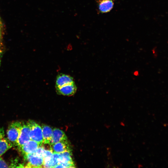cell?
<instances>
[{
    "label": "cell",
    "instance_id": "1",
    "mask_svg": "<svg viewBox=\"0 0 168 168\" xmlns=\"http://www.w3.org/2000/svg\"><path fill=\"white\" fill-rule=\"evenodd\" d=\"M22 122L14 121L9 125L7 131L8 139L13 145L17 146V141L21 129Z\"/></svg>",
    "mask_w": 168,
    "mask_h": 168
},
{
    "label": "cell",
    "instance_id": "2",
    "mask_svg": "<svg viewBox=\"0 0 168 168\" xmlns=\"http://www.w3.org/2000/svg\"><path fill=\"white\" fill-rule=\"evenodd\" d=\"M30 128V139L38 143L40 146L43 145V138L41 127L35 121L30 120L28 121Z\"/></svg>",
    "mask_w": 168,
    "mask_h": 168
},
{
    "label": "cell",
    "instance_id": "3",
    "mask_svg": "<svg viewBox=\"0 0 168 168\" xmlns=\"http://www.w3.org/2000/svg\"><path fill=\"white\" fill-rule=\"evenodd\" d=\"M24 156L27 162L25 167H43L44 159L43 157L39 156L34 153L27 154Z\"/></svg>",
    "mask_w": 168,
    "mask_h": 168
},
{
    "label": "cell",
    "instance_id": "4",
    "mask_svg": "<svg viewBox=\"0 0 168 168\" xmlns=\"http://www.w3.org/2000/svg\"><path fill=\"white\" fill-rule=\"evenodd\" d=\"M30 128L27 122H22L19 136L17 141V146L18 148L21 147L30 139Z\"/></svg>",
    "mask_w": 168,
    "mask_h": 168
},
{
    "label": "cell",
    "instance_id": "5",
    "mask_svg": "<svg viewBox=\"0 0 168 168\" xmlns=\"http://www.w3.org/2000/svg\"><path fill=\"white\" fill-rule=\"evenodd\" d=\"M71 150L59 153L60 161L59 164L56 167L73 168L75 165L72 160Z\"/></svg>",
    "mask_w": 168,
    "mask_h": 168
},
{
    "label": "cell",
    "instance_id": "6",
    "mask_svg": "<svg viewBox=\"0 0 168 168\" xmlns=\"http://www.w3.org/2000/svg\"><path fill=\"white\" fill-rule=\"evenodd\" d=\"M39 146L38 142L30 140L19 148L24 156L35 153Z\"/></svg>",
    "mask_w": 168,
    "mask_h": 168
},
{
    "label": "cell",
    "instance_id": "7",
    "mask_svg": "<svg viewBox=\"0 0 168 168\" xmlns=\"http://www.w3.org/2000/svg\"><path fill=\"white\" fill-rule=\"evenodd\" d=\"M98 11L100 13L110 12L113 8L114 0H97Z\"/></svg>",
    "mask_w": 168,
    "mask_h": 168
},
{
    "label": "cell",
    "instance_id": "8",
    "mask_svg": "<svg viewBox=\"0 0 168 168\" xmlns=\"http://www.w3.org/2000/svg\"><path fill=\"white\" fill-rule=\"evenodd\" d=\"M56 89L57 93L59 95L71 96L75 93L77 90V87L74 82Z\"/></svg>",
    "mask_w": 168,
    "mask_h": 168
},
{
    "label": "cell",
    "instance_id": "9",
    "mask_svg": "<svg viewBox=\"0 0 168 168\" xmlns=\"http://www.w3.org/2000/svg\"><path fill=\"white\" fill-rule=\"evenodd\" d=\"M67 140V137L62 130L57 128H54L53 130L50 145L58 142Z\"/></svg>",
    "mask_w": 168,
    "mask_h": 168
},
{
    "label": "cell",
    "instance_id": "10",
    "mask_svg": "<svg viewBox=\"0 0 168 168\" xmlns=\"http://www.w3.org/2000/svg\"><path fill=\"white\" fill-rule=\"evenodd\" d=\"M53 153H60L71 150L68 140L58 142L50 145Z\"/></svg>",
    "mask_w": 168,
    "mask_h": 168
},
{
    "label": "cell",
    "instance_id": "11",
    "mask_svg": "<svg viewBox=\"0 0 168 168\" xmlns=\"http://www.w3.org/2000/svg\"><path fill=\"white\" fill-rule=\"evenodd\" d=\"M74 82L73 78L68 75L61 74L57 77L55 82L56 88Z\"/></svg>",
    "mask_w": 168,
    "mask_h": 168
},
{
    "label": "cell",
    "instance_id": "12",
    "mask_svg": "<svg viewBox=\"0 0 168 168\" xmlns=\"http://www.w3.org/2000/svg\"><path fill=\"white\" fill-rule=\"evenodd\" d=\"M43 138V144L50 145L53 130L49 126L43 125L41 126Z\"/></svg>",
    "mask_w": 168,
    "mask_h": 168
},
{
    "label": "cell",
    "instance_id": "13",
    "mask_svg": "<svg viewBox=\"0 0 168 168\" xmlns=\"http://www.w3.org/2000/svg\"><path fill=\"white\" fill-rule=\"evenodd\" d=\"M12 145L8 138L4 137L0 139V156L11 148Z\"/></svg>",
    "mask_w": 168,
    "mask_h": 168
},
{
    "label": "cell",
    "instance_id": "14",
    "mask_svg": "<svg viewBox=\"0 0 168 168\" xmlns=\"http://www.w3.org/2000/svg\"><path fill=\"white\" fill-rule=\"evenodd\" d=\"M60 161V154L53 153L52 159V168H55L59 164Z\"/></svg>",
    "mask_w": 168,
    "mask_h": 168
},
{
    "label": "cell",
    "instance_id": "15",
    "mask_svg": "<svg viewBox=\"0 0 168 168\" xmlns=\"http://www.w3.org/2000/svg\"><path fill=\"white\" fill-rule=\"evenodd\" d=\"M9 167L4 160L0 156V168Z\"/></svg>",
    "mask_w": 168,
    "mask_h": 168
},
{
    "label": "cell",
    "instance_id": "16",
    "mask_svg": "<svg viewBox=\"0 0 168 168\" xmlns=\"http://www.w3.org/2000/svg\"><path fill=\"white\" fill-rule=\"evenodd\" d=\"M5 136L4 128L3 127L0 128V139L4 137Z\"/></svg>",
    "mask_w": 168,
    "mask_h": 168
},
{
    "label": "cell",
    "instance_id": "17",
    "mask_svg": "<svg viewBox=\"0 0 168 168\" xmlns=\"http://www.w3.org/2000/svg\"><path fill=\"white\" fill-rule=\"evenodd\" d=\"M1 55H2V52L0 50V63H1Z\"/></svg>",
    "mask_w": 168,
    "mask_h": 168
},
{
    "label": "cell",
    "instance_id": "18",
    "mask_svg": "<svg viewBox=\"0 0 168 168\" xmlns=\"http://www.w3.org/2000/svg\"></svg>",
    "mask_w": 168,
    "mask_h": 168
}]
</instances>
